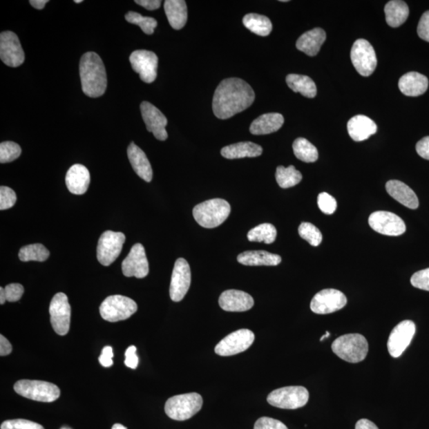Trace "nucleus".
Here are the masks:
<instances>
[{"label":"nucleus","mask_w":429,"mask_h":429,"mask_svg":"<svg viewBox=\"0 0 429 429\" xmlns=\"http://www.w3.org/2000/svg\"><path fill=\"white\" fill-rule=\"evenodd\" d=\"M126 240L124 233L107 231L100 236L97 246V259L100 264L108 267L117 258Z\"/></svg>","instance_id":"nucleus-10"},{"label":"nucleus","mask_w":429,"mask_h":429,"mask_svg":"<svg viewBox=\"0 0 429 429\" xmlns=\"http://www.w3.org/2000/svg\"><path fill=\"white\" fill-rule=\"evenodd\" d=\"M256 99L254 90L243 79L227 78L216 88L213 97L214 115L227 120L251 107Z\"/></svg>","instance_id":"nucleus-1"},{"label":"nucleus","mask_w":429,"mask_h":429,"mask_svg":"<svg viewBox=\"0 0 429 429\" xmlns=\"http://www.w3.org/2000/svg\"><path fill=\"white\" fill-rule=\"evenodd\" d=\"M66 184L68 191L73 194L86 193L90 184L88 169L81 164L73 165L66 173Z\"/></svg>","instance_id":"nucleus-22"},{"label":"nucleus","mask_w":429,"mask_h":429,"mask_svg":"<svg viewBox=\"0 0 429 429\" xmlns=\"http://www.w3.org/2000/svg\"><path fill=\"white\" fill-rule=\"evenodd\" d=\"M7 301L6 294L3 287L0 288V304L3 305Z\"/></svg>","instance_id":"nucleus-56"},{"label":"nucleus","mask_w":429,"mask_h":429,"mask_svg":"<svg viewBox=\"0 0 429 429\" xmlns=\"http://www.w3.org/2000/svg\"><path fill=\"white\" fill-rule=\"evenodd\" d=\"M127 156L137 176L146 182H151L153 178V171L146 153L134 142H131L127 149Z\"/></svg>","instance_id":"nucleus-25"},{"label":"nucleus","mask_w":429,"mask_h":429,"mask_svg":"<svg viewBox=\"0 0 429 429\" xmlns=\"http://www.w3.org/2000/svg\"><path fill=\"white\" fill-rule=\"evenodd\" d=\"M12 352V344L3 335L0 336V356H6Z\"/></svg>","instance_id":"nucleus-53"},{"label":"nucleus","mask_w":429,"mask_h":429,"mask_svg":"<svg viewBox=\"0 0 429 429\" xmlns=\"http://www.w3.org/2000/svg\"><path fill=\"white\" fill-rule=\"evenodd\" d=\"M254 334L249 330H240L229 334L217 344L215 352L220 356H231L247 351L254 341Z\"/></svg>","instance_id":"nucleus-12"},{"label":"nucleus","mask_w":429,"mask_h":429,"mask_svg":"<svg viewBox=\"0 0 429 429\" xmlns=\"http://www.w3.org/2000/svg\"><path fill=\"white\" fill-rule=\"evenodd\" d=\"M111 429H127V428L123 425H121V423H115L113 428Z\"/></svg>","instance_id":"nucleus-57"},{"label":"nucleus","mask_w":429,"mask_h":429,"mask_svg":"<svg viewBox=\"0 0 429 429\" xmlns=\"http://www.w3.org/2000/svg\"><path fill=\"white\" fill-rule=\"evenodd\" d=\"M416 332V325L412 321L399 323L392 330L388 342V348L390 356L399 358L406 349L409 347Z\"/></svg>","instance_id":"nucleus-17"},{"label":"nucleus","mask_w":429,"mask_h":429,"mask_svg":"<svg viewBox=\"0 0 429 429\" xmlns=\"http://www.w3.org/2000/svg\"><path fill=\"white\" fill-rule=\"evenodd\" d=\"M400 91L407 97H419L427 91L428 79L417 72H410L399 79Z\"/></svg>","instance_id":"nucleus-26"},{"label":"nucleus","mask_w":429,"mask_h":429,"mask_svg":"<svg viewBox=\"0 0 429 429\" xmlns=\"http://www.w3.org/2000/svg\"><path fill=\"white\" fill-rule=\"evenodd\" d=\"M317 204L322 213L332 215L337 209L336 200L327 193H321L318 196Z\"/></svg>","instance_id":"nucleus-42"},{"label":"nucleus","mask_w":429,"mask_h":429,"mask_svg":"<svg viewBox=\"0 0 429 429\" xmlns=\"http://www.w3.org/2000/svg\"><path fill=\"white\" fill-rule=\"evenodd\" d=\"M137 310L136 302L122 295L108 296L99 307L103 319L113 323L128 319Z\"/></svg>","instance_id":"nucleus-8"},{"label":"nucleus","mask_w":429,"mask_h":429,"mask_svg":"<svg viewBox=\"0 0 429 429\" xmlns=\"http://www.w3.org/2000/svg\"><path fill=\"white\" fill-rule=\"evenodd\" d=\"M254 429H289L285 423L274 418L263 417L254 423Z\"/></svg>","instance_id":"nucleus-46"},{"label":"nucleus","mask_w":429,"mask_h":429,"mask_svg":"<svg viewBox=\"0 0 429 429\" xmlns=\"http://www.w3.org/2000/svg\"><path fill=\"white\" fill-rule=\"evenodd\" d=\"M369 225L374 231L385 236H399L406 231L405 222L390 211H375L369 217Z\"/></svg>","instance_id":"nucleus-13"},{"label":"nucleus","mask_w":429,"mask_h":429,"mask_svg":"<svg viewBox=\"0 0 429 429\" xmlns=\"http://www.w3.org/2000/svg\"><path fill=\"white\" fill-rule=\"evenodd\" d=\"M332 349L344 361L358 363L367 357L369 345L367 339L360 334H347L332 343Z\"/></svg>","instance_id":"nucleus-4"},{"label":"nucleus","mask_w":429,"mask_h":429,"mask_svg":"<svg viewBox=\"0 0 429 429\" xmlns=\"http://www.w3.org/2000/svg\"><path fill=\"white\" fill-rule=\"evenodd\" d=\"M384 10L386 23L391 28H399L409 17V7L406 2L401 0H392L386 3Z\"/></svg>","instance_id":"nucleus-32"},{"label":"nucleus","mask_w":429,"mask_h":429,"mask_svg":"<svg viewBox=\"0 0 429 429\" xmlns=\"http://www.w3.org/2000/svg\"><path fill=\"white\" fill-rule=\"evenodd\" d=\"M347 302L346 296L340 290L323 289L312 298L310 308L316 314H330L343 309Z\"/></svg>","instance_id":"nucleus-14"},{"label":"nucleus","mask_w":429,"mask_h":429,"mask_svg":"<svg viewBox=\"0 0 429 429\" xmlns=\"http://www.w3.org/2000/svg\"><path fill=\"white\" fill-rule=\"evenodd\" d=\"M293 149L296 158L304 162H315L319 156L316 147L304 137H298L294 141Z\"/></svg>","instance_id":"nucleus-35"},{"label":"nucleus","mask_w":429,"mask_h":429,"mask_svg":"<svg viewBox=\"0 0 429 429\" xmlns=\"http://www.w3.org/2000/svg\"><path fill=\"white\" fill-rule=\"evenodd\" d=\"M50 315L51 325L55 332L59 336H66L70 328L71 306L65 294L58 293L53 298Z\"/></svg>","instance_id":"nucleus-11"},{"label":"nucleus","mask_w":429,"mask_h":429,"mask_svg":"<svg viewBox=\"0 0 429 429\" xmlns=\"http://www.w3.org/2000/svg\"><path fill=\"white\" fill-rule=\"evenodd\" d=\"M62 429H68V428H62Z\"/></svg>","instance_id":"nucleus-60"},{"label":"nucleus","mask_w":429,"mask_h":429,"mask_svg":"<svg viewBox=\"0 0 429 429\" xmlns=\"http://www.w3.org/2000/svg\"><path fill=\"white\" fill-rule=\"evenodd\" d=\"M191 285V269L184 258H180L174 264L169 295L175 302L184 299Z\"/></svg>","instance_id":"nucleus-18"},{"label":"nucleus","mask_w":429,"mask_h":429,"mask_svg":"<svg viewBox=\"0 0 429 429\" xmlns=\"http://www.w3.org/2000/svg\"><path fill=\"white\" fill-rule=\"evenodd\" d=\"M263 153L261 146L251 142H238L221 150V155L227 159L256 158Z\"/></svg>","instance_id":"nucleus-31"},{"label":"nucleus","mask_w":429,"mask_h":429,"mask_svg":"<svg viewBox=\"0 0 429 429\" xmlns=\"http://www.w3.org/2000/svg\"><path fill=\"white\" fill-rule=\"evenodd\" d=\"M238 263L245 266H278L282 262L278 254L265 251H249L242 252L238 256Z\"/></svg>","instance_id":"nucleus-29"},{"label":"nucleus","mask_w":429,"mask_h":429,"mask_svg":"<svg viewBox=\"0 0 429 429\" xmlns=\"http://www.w3.org/2000/svg\"><path fill=\"white\" fill-rule=\"evenodd\" d=\"M122 270L127 278H143L149 274V263L146 256L145 248L141 243H136L131 249L128 256L122 263Z\"/></svg>","instance_id":"nucleus-19"},{"label":"nucleus","mask_w":429,"mask_h":429,"mask_svg":"<svg viewBox=\"0 0 429 429\" xmlns=\"http://www.w3.org/2000/svg\"><path fill=\"white\" fill-rule=\"evenodd\" d=\"M49 2L47 0H30L31 6L38 10H42L45 8L46 4Z\"/></svg>","instance_id":"nucleus-55"},{"label":"nucleus","mask_w":429,"mask_h":429,"mask_svg":"<svg viewBox=\"0 0 429 429\" xmlns=\"http://www.w3.org/2000/svg\"><path fill=\"white\" fill-rule=\"evenodd\" d=\"M137 348L135 346H131L126 349L125 353V365L127 368L136 369L139 365V358L136 354Z\"/></svg>","instance_id":"nucleus-49"},{"label":"nucleus","mask_w":429,"mask_h":429,"mask_svg":"<svg viewBox=\"0 0 429 429\" xmlns=\"http://www.w3.org/2000/svg\"><path fill=\"white\" fill-rule=\"evenodd\" d=\"M113 347L110 346L105 347L103 349L102 354H100L99 362L104 368H110L113 365Z\"/></svg>","instance_id":"nucleus-50"},{"label":"nucleus","mask_w":429,"mask_h":429,"mask_svg":"<svg viewBox=\"0 0 429 429\" xmlns=\"http://www.w3.org/2000/svg\"><path fill=\"white\" fill-rule=\"evenodd\" d=\"M82 2H83L82 0H74V3H81Z\"/></svg>","instance_id":"nucleus-59"},{"label":"nucleus","mask_w":429,"mask_h":429,"mask_svg":"<svg viewBox=\"0 0 429 429\" xmlns=\"http://www.w3.org/2000/svg\"><path fill=\"white\" fill-rule=\"evenodd\" d=\"M277 237V230L271 224H263L254 227L248 232L247 238L251 242H265L271 245Z\"/></svg>","instance_id":"nucleus-36"},{"label":"nucleus","mask_w":429,"mask_h":429,"mask_svg":"<svg viewBox=\"0 0 429 429\" xmlns=\"http://www.w3.org/2000/svg\"><path fill=\"white\" fill-rule=\"evenodd\" d=\"M385 189L397 201L410 209H417L419 206V200L412 189L403 182L391 180L385 184Z\"/></svg>","instance_id":"nucleus-24"},{"label":"nucleus","mask_w":429,"mask_h":429,"mask_svg":"<svg viewBox=\"0 0 429 429\" xmlns=\"http://www.w3.org/2000/svg\"><path fill=\"white\" fill-rule=\"evenodd\" d=\"M130 62L143 82L151 84L155 81L158 58L155 53L144 50L134 51L130 56Z\"/></svg>","instance_id":"nucleus-16"},{"label":"nucleus","mask_w":429,"mask_h":429,"mask_svg":"<svg viewBox=\"0 0 429 429\" xmlns=\"http://www.w3.org/2000/svg\"><path fill=\"white\" fill-rule=\"evenodd\" d=\"M22 149L17 143L3 142L0 144V163L12 162L19 158Z\"/></svg>","instance_id":"nucleus-41"},{"label":"nucleus","mask_w":429,"mask_h":429,"mask_svg":"<svg viewBox=\"0 0 429 429\" xmlns=\"http://www.w3.org/2000/svg\"><path fill=\"white\" fill-rule=\"evenodd\" d=\"M14 390L26 399L41 402L55 401L61 395L56 385L39 380H19L15 384Z\"/></svg>","instance_id":"nucleus-6"},{"label":"nucleus","mask_w":429,"mask_h":429,"mask_svg":"<svg viewBox=\"0 0 429 429\" xmlns=\"http://www.w3.org/2000/svg\"><path fill=\"white\" fill-rule=\"evenodd\" d=\"M82 91L89 97H102L107 89L108 79L104 62L94 52L84 54L79 61Z\"/></svg>","instance_id":"nucleus-2"},{"label":"nucleus","mask_w":429,"mask_h":429,"mask_svg":"<svg viewBox=\"0 0 429 429\" xmlns=\"http://www.w3.org/2000/svg\"><path fill=\"white\" fill-rule=\"evenodd\" d=\"M298 232L300 236L312 246L318 247L323 240L321 231L311 222H302L299 227Z\"/></svg>","instance_id":"nucleus-40"},{"label":"nucleus","mask_w":429,"mask_h":429,"mask_svg":"<svg viewBox=\"0 0 429 429\" xmlns=\"http://www.w3.org/2000/svg\"><path fill=\"white\" fill-rule=\"evenodd\" d=\"M351 59L360 75L369 77L377 66V57L370 42L365 39L354 41L351 50Z\"/></svg>","instance_id":"nucleus-9"},{"label":"nucleus","mask_w":429,"mask_h":429,"mask_svg":"<svg viewBox=\"0 0 429 429\" xmlns=\"http://www.w3.org/2000/svg\"><path fill=\"white\" fill-rule=\"evenodd\" d=\"M330 336V332H326L325 335L323 336L321 338V341H323L325 340L326 338H328Z\"/></svg>","instance_id":"nucleus-58"},{"label":"nucleus","mask_w":429,"mask_h":429,"mask_svg":"<svg viewBox=\"0 0 429 429\" xmlns=\"http://www.w3.org/2000/svg\"><path fill=\"white\" fill-rule=\"evenodd\" d=\"M1 429H45L39 423L24 419L8 420L2 423Z\"/></svg>","instance_id":"nucleus-44"},{"label":"nucleus","mask_w":429,"mask_h":429,"mask_svg":"<svg viewBox=\"0 0 429 429\" xmlns=\"http://www.w3.org/2000/svg\"><path fill=\"white\" fill-rule=\"evenodd\" d=\"M417 34L421 39L429 42V10L421 16L417 26Z\"/></svg>","instance_id":"nucleus-48"},{"label":"nucleus","mask_w":429,"mask_h":429,"mask_svg":"<svg viewBox=\"0 0 429 429\" xmlns=\"http://www.w3.org/2000/svg\"><path fill=\"white\" fill-rule=\"evenodd\" d=\"M202 406V397L198 393L180 394L167 400L165 412L171 419L183 421L197 414Z\"/></svg>","instance_id":"nucleus-5"},{"label":"nucleus","mask_w":429,"mask_h":429,"mask_svg":"<svg viewBox=\"0 0 429 429\" xmlns=\"http://www.w3.org/2000/svg\"><path fill=\"white\" fill-rule=\"evenodd\" d=\"M125 19L127 22L140 26L142 30L148 35H153L158 26V22L155 19L144 17V16L135 12H129L127 13L125 15Z\"/></svg>","instance_id":"nucleus-39"},{"label":"nucleus","mask_w":429,"mask_h":429,"mask_svg":"<svg viewBox=\"0 0 429 429\" xmlns=\"http://www.w3.org/2000/svg\"><path fill=\"white\" fill-rule=\"evenodd\" d=\"M309 399V391L303 386H286L272 391L267 401L280 409L296 410L308 403Z\"/></svg>","instance_id":"nucleus-7"},{"label":"nucleus","mask_w":429,"mask_h":429,"mask_svg":"<svg viewBox=\"0 0 429 429\" xmlns=\"http://www.w3.org/2000/svg\"><path fill=\"white\" fill-rule=\"evenodd\" d=\"M377 125L368 116H354L347 123L348 134L356 142L367 140L377 132Z\"/></svg>","instance_id":"nucleus-23"},{"label":"nucleus","mask_w":429,"mask_h":429,"mask_svg":"<svg viewBox=\"0 0 429 429\" xmlns=\"http://www.w3.org/2000/svg\"><path fill=\"white\" fill-rule=\"evenodd\" d=\"M411 284L414 287L429 291V268L420 270L412 275Z\"/></svg>","instance_id":"nucleus-45"},{"label":"nucleus","mask_w":429,"mask_h":429,"mask_svg":"<svg viewBox=\"0 0 429 429\" xmlns=\"http://www.w3.org/2000/svg\"><path fill=\"white\" fill-rule=\"evenodd\" d=\"M140 109L147 131L152 132L158 140H166L168 134L166 126L168 120L166 116L155 106L149 102H142Z\"/></svg>","instance_id":"nucleus-20"},{"label":"nucleus","mask_w":429,"mask_h":429,"mask_svg":"<svg viewBox=\"0 0 429 429\" xmlns=\"http://www.w3.org/2000/svg\"><path fill=\"white\" fill-rule=\"evenodd\" d=\"M245 28L252 33L266 37L271 33L273 26L271 21L267 16L258 14H248L242 19Z\"/></svg>","instance_id":"nucleus-34"},{"label":"nucleus","mask_w":429,"mask_h":429,"mask_svg":"<svg viewBox=\"0 0 429 429\" xmlns=\"http://www.w3.org/2000/svg\"><path fill=\"white\" fill-rule=\"evenodd\" d=\"M0 57L10 67H19L25 61V55L19 37L12 31H3L0 35Z\"/></svg>","instance_id":"nucleus-15"},{"label":"nucleus","mask_w":429,"mask_h":429,"mask_svg":"<svg viewBox=\"0 0 429 429\" xmlns=\"http://www.w3.org/2000/svg\"><path fill=\"white\" fill-rule=\"evenodd\" d=\"M286 83L294 93H300L307 98H314L317 93L316 84L307 76L289 74L286 77Z\"/></svg>","instance_id":"nucleus-33"},{"label":"nucleus","mask_w":429,"mask_h":429,"mask_svg":"<svg viewBox=\"0 0 429 429\" xmlns=\"http://www.w3.org/2000/svg\"><path fill=\"white\" fill-rule=\"evenodd\" d=\"M231 206L222 199H211L195 206L193 211L196 221L205 229H215L229 216Z\"/></svg>","instance_id":"nucleus-3"},{"label":"nucleus","mask_w":429,"mask_h":429,"mask_svg":"<svg viewBox=\"0 0 429 429\" xmlns=\"http://www.w3.org/2000/svg\"><path fill=\"white\" fill-rule=\"evenodd\" d=\"M284 117L279 113H267L254 120L250 126V132L254 135H263L278 131L284 124Z\"/></svg>","instance_id":"nucleus-28"},{"label":"nucleus","mask_w":429,"mask_h":429,"mask_svg":"<svg viewBox=\"0 0 429 429\" xmlns=\"http://www.w3.org/2000/svg\"><path fill=\"white\" fill-rule=\"evenodd\" d=\"M326 40L325 31L321 28H315L302 35L296 46L298 50L305 55L314 57L320 52L321 48Z\"/></svg>","instance_id":"nucleus-27"},{"label":"nucleus","mask_w":429,"mask_h":429,"mask_svg":"<svg viewBox=\"0 0 429 429\" xmlns=\"http://www.w3.org/2000/svg\"><path fill=\"white\" fill-rule=\"evenodd\" d=\"M4 290L7 301L9 302L19 301L24 294L23 286L19 283L9 284L4 288Z\"/></svg>","instance_id":"nucleus-47"},{"label":"nucleus","mask_w":429,"mask_h":429,"mask_svg":"<svg viewBox=\"0 0 429 429\" xmlns=\"http://www.w3.org/2000/svg\"><path fill=\"white\" fill-rule=\"evenodd\" d=\"M416 150L421 158L429 160V136L423 137L417 143Z\"/></svg>","instance_id":"nucleus-51"},{"label":"nucleus","mask_w":429,"mask_h":429,"mask_svg":"<svg viewBox=\"0 0 429 429\" xmlns=\"http://www.w3.org/2000/svg\"><path fill=\"white\" fill-rule=\"evenodd\" d=\"M50 256V251L40 243L25 246L20 249L19 258L22 262H45Z\"/></svg>","instance_id":"nucleus-38"},{"label":"nucleus","mask_w":429,"mask_h":429,"mask_svg":"<svg viewBox=\"0 0 429 429\" xmlns=\"http://www.w3.org/2000/svg\"><path fill=\"white\" fill-rule=\"evenodd\" d=\"M356 429H379L374 423L368 419L359 420L356 425Z\"/></svg>","instance_id":"nucleus-54"},{"label":"nucleus","mask_w":429,"mask_h":429,"mask_svg":"<svg viewBox=\"0 0 429 429\" xmlns=\"http://www.w3.org/2000/svg\"><path fill=\"white\" fill-rule=\"evenodd\" d=\"M276 180L280 188L288 189L301 182L302 174L294 166L287 168L280 166L277 168Z\"/></svg>","instance_id":"nucleus-37"},{"label":"nucleus","mask_w":429,"mask_h":429,"mask_svg":"<svg viewBox=\"0 0 429 429\" xmlns=\"http://www.w3.org/2000/svg\"><path fill=\"white\" fill-rule=\"evenodd\" d=\"M164 9L169 24L174 30H181L187 23L188 10L184 0H166Z\"/></svg>","instance_id":"nucleus-30"},{"label":"nucleus","mask_w":429,"mask_h":429,"mask_svg":"<svg viewBox=\"0 0 429 429\" xmlns=\"http://www.w3.org/2000/svg\"><path fill=\"white\" fill-rule=\"evenodd\" d=\"M17 196L15 191L7 187L0 188V210H7L15 204Z\"/></svg>","instance_id":"nucleus-43"},{"label":"nucleus","mask_w":429,"mask_h":429,"mask_svg":"<svg viewBox=\"0 0 429 429\" xmlns=\"http://www.w3.org/2000/svg\"><path fill=\"white\" fill-rule=\"evenodd\" d=\"M219 304L227 312H246L252 308L254 301L250 294L243 291L229 289L220 295Z\"/></svg>","instance_id":"nucleus-21"},{"label":"nucleus","mask_w":429,"mask_h":429,"mask_svg":"<svg viewBox=\"0 0 429 429\" xmlns=\"http://www.w3.org/2000/svg\"><path fill=\"white\" fill-rule=\"evenodd\" d=\"M135 3L140 6L149 10H157L161 7L162 1L160 0H135Z\"/></svg>","instance_id":"nucleus-52"}]
</instances>
